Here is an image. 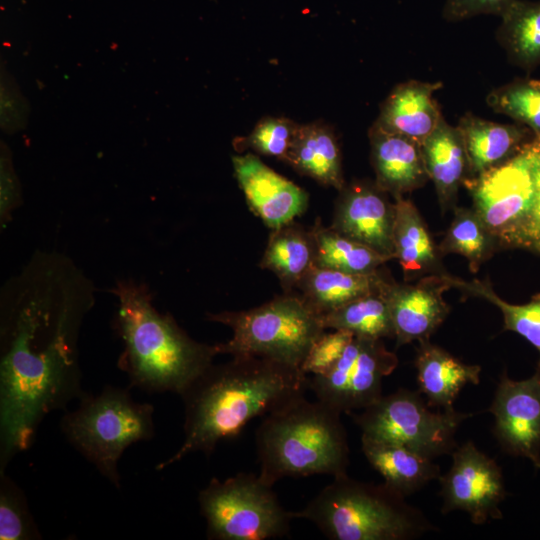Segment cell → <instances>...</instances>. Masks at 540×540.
Returning <instances> with one entry per match:
<instances>
[{
	"label": "cell",
	"instance_id": "obj_1",
	"mask_svg": "<svg viewBox=\"0 0 540 540\" xmlns=\"http://www.w3.org/2000/svg\"><path fill=\"white\" fill-rule=\"evenodd\" d=\"M95 287L67 256L34 253L0 295V473L44 418L79 400V337Z\"/></svg>",
	"mask_w": 540,
	"mask_h": 540
},
{
	"label": "cell",
	"instance_id": "obj_2",
	"mask_svg": "<svg viewBox=\"0 0 540 540\" xmlns=\"http://www.w3.org/2000/svg\"><path fill=\"white\" fill-rule=\"evenodd\" d=\"M308 378L300 368L259 357L212 363L180 394L184 439L173 455L156 465V470L191 453L211 455L219 442L238 436L254 418L305 395Z\"/></svg>",
	"mask_w": 540,
	"mask_h": 540
},
{
	"label": "cell",
	"instance_id": "obj_3",
	"mask_svg": "<svg viewBox=\"0 0 540 540\" xmlns=\"http://www.w3.org/2000/svg\"><path fill=\"white\" fill-rule=\"evenodd\" d=\"M111 292L117 299L115 326L123 344L118 367L131 387L180 395L219 354L218 345L195 341L172 316L160 313L146 285L119 280Z\"/></svg>",
	"mask_w": 540,
	"mask_h": 540
},
{
	"label": "cell",
	"instance_id": "obj_4",
	"mask_svg": "<svg viewBox=\"0 0 540 540\" xmlns=\"http://www.w3.org/2000/svg\"><path fill=\"white\" fill-rule=\"evenodd\" d=\"M255 445L258 475L271 486L285 477L347 474L350 451L341 413L305 395L264 416Z\"/></svg>",
	"mask_w": 540,
	"mask_h": 540
},
{
	"label": "cell",
	"instance_id": "obj_5",
	"mask_svg": "<svg viewBox=\"0 0 540 540\" xmlns=\"http://www.w3.org/2000/svg\"><path fill=\"white\" fill-rule=\"evenodd\" d=\"M294 519H306L331 540H410L437 530L418 508L385 483L333 477Z\"/></svg>",
	"mask_w": 540,
	"mask_h": 540
},
{
	"label": "cell",
	"instance_id": "obj_6",
	"mask_svg": "<svg viewBox=\"0 0 540 540\" xmlns=\"http://www.w3.org/2000/svg\"><path fill=\"white\" fill-rule=\"evenodd\" d=\"M78 401L76 409L65 410L61 431L75 450L119 488L118 463L124 451L154 436V407L110 385L98 394L85 393Z\"/></svg>",
	"mask_w": 540,
	"mask_h": 540
},
{
	"label": "cell",
	"instance_id": "obj_7",
	"mask_svg": "<svg viewBox=\"0 0 540 540\" xmlns=\"http://www.w3.org/2000/svg\"><path fill=\"white\" fill-rule=\"evenodd\" d=\"M208 319L232 329L219 354L259 357L300 368L315 341L325 332L319 314L299 296H282L241 312L210 314Z\"/></svg>",
	"mask_w": 540,
	"mask_h": 540
},
{
	"label": "cell",
	"instance_id": "obj_8",
	"mask_svg": "<svg viewBox=\"0 0 540 540\" xmlns=\"http://www.w3.org/2000/svg\"><path fill=\"white\" fill-rule=\"evenodd\" d=\"M273 486L258 474L212 478L198 494L206 535L211 540H266L285 536L294 519Z\"/></svg>",
	"mask_w": 540,
	"mask_h": 540
},
{
	"label": "cell",
	"instance_id": "obj_9",
	"mask_svg": "<svg viewBox=\"0 0 540 540\" xmlns=\"http://www.w3.org/2000/svg\"><path fill=\"white\" fill-rule=\"evenodd\" d=\"M349 415L362 438L402 445L430 459L451 455L460 424L472 416L456 410L431 411L420 391L405 388L382 395L361 412Z\"/></svg>",
	"mask_w": 540,
	"mask_h": 540
},
{
	"label": "cell",
	"instance_id": "obj_10",
	"mask_svg": "<svg viewBox=\"0 0 540 540\" xmlns=\"http://www.w3.org/2000/svg\"><path fill=\"white\" fill-rule=\"evenodd\" d=\"M539 150V138L534 136L509 160L463 181L474 211L500 246L507 245L531 210Z\"/></svg>",
	"mask_w": 540,
	"mask_h": 540
},
{
	"label": "cell",
	"instance_id": "obj_11",
	"mask_svg": "<svg viewBox=\"0 0 540 540\" xmlns=\"http://www.w3.org/2000/svg\"><path fill=\"white\" fill-rule=\"evenodd\" d=\"M398 365L382 339L354 336L336 364L325 374L308 378L316 400L339 413L362 410L382 394V381Z\"/></svg>",
	"mask_w": 540,
	"mask_h": 540
},
{
	"label": "cell",
	"instance_id": "obj_12",
	"mask_svg": "<svg viewBox=\"0 0 540 540\" xmlns=\"http://www.w3.org/2000/svg\"><path fill=\"white\" fill-rule=\"evenodd\" d=\"M450 469L438 478L443 500L441 512H466L474 524L503 518L500 503L506 498L502 471L497 462L472 441L451 453Z\"/></svg>",
	"mask_w": 540,
	"mask_h": 540
},
{
	"label": "cell",
	"instance_id": "obj_13",
	"mask_svg": "<svg viewBox=\"0 0 540 540\" xmlns=\"http://www.w3.org/2000/svg\"><path fill=\"white\" fill-rule=\"evenodd\" d=\"M488 412L494 417L493 433L508 454L529 459L540 469V365L528 379L500 376Z\"/></svg>",
	"mask_w": 540,
	"mask_h": 540
},
{
	"label": "cell",
	"instance_id": "obj_14",
	"mask_svg": "<svg viewBox=\"0 0 540 540\" xmlns=\"http://www.w3.org/2000/svg\"><path fill=\"white\" fill-rule=\"evenodd\" d=\"M332 228L382 255L395 258V204L376 183L357 181L341 190Z\"/></svg>",
	"mask_w": 540,
	"mask_h": 540
},
{
	"label": "cell",
	"instance_id": "obj_15",
	"mask_svg": "<svg viewBox=\"0 0 540 540\" xmlns=\"http://www.w3.org/2000/svg\"><path fill=\"white\" fill-rule=\"evenodd\" d=\"M447 274L428 275L415 284L391 282L386 291L396 346L429 340L449 313L442 297L451 288Z\"/></svg>",
	"mask_w": 540,
	"mask_h": 540
},
{
	"label": "cell",
	"instance_id": "obj_16",
	"mask_svg": "<svg viewBox=\"0 0 540 540\" xmlns=\"http://www.w3.org/2000/svg\"><path fill=\"white\" fill-rule=\"evenodd\" d=\"M236 179L251 210L271 229L290 224L307 207L306 192L257 156L232 158Z\"/></svg>",
	"mask_w": 540,
	"mask_h": 540
},
{
	"label": "cell",
	"instance_id": "obj_17",
	"mask_svg": "<svg viewBox=\"0 0 540 540\" xmlns=\"http://www.w3.org/2000/svg\"><path fill=\"white\" fill-rule=\"evenodd\" d=\"M369 139L375 183L381 190L396 199L429 180L419 143L375 123L369 130Z\"/></svg>",
	"mask_w": 540,
	"mask_h": 540
},
{
	"label": "cell",
	"instance_id": "obj_18",
	"mask_svg": "<svg viewBox=\"0 0 540 540\" xmlns=\"http://www.w3.org/2000/svg\"><path fill=\"white\" fill-rule=\"evenodd\" d=\"M441 87V82L418 80L397 85L383 102L375 124L421 145L442 118L433 97Z\"/></svg>",
	"mask_w": 540,
	"mask_h": 540
},
{
	"label": "cell",
	"instance_id": "obj_19",
	"mask_svg": "<svg viewBox=\"0 0 540 540\" xmlns=\"http://www.w3.org/2000/svg\"><path fill=\"white\" fill-rule=\"evenodd\" d=\"M456 127L467 155L468 178L509 160L535 136L525 125L497 123L471 113L462 116Z\"/></svg>",
	"mask_w": 540,
	"mask_h": 540
},
{
	"label": "cell",
	"instance_id": "obj_20",
	"mask_svg": "<svg viewBox=\"0 0 540 540\" xmlns=\"http://www.w3.org/2000/svg\"><path fill=\"white\" fill-rule=\"evenodd\" d=\"M415 366L419 391L428 406L453 411V403L466 384L478 385L481 367L465 364L429 340L418 342Z\"/></svg>",
	"mask_w": 540,
	"mask_h": 540
},
{
	"label": "cell",
	"instance_id": "obj_21",
	"mask_svg": "<svg viewBox=\"0 0 540 540\" xmlns=\"http://www.w3.org/2000/svg\"><path fill=\"white\" fill-rule=\"evenodd\" d=\"M394 248L405 280L447 274L435 245L415 205L408 199H395Z\"/></svg>",
	"mask_w": 540,
	"mask_h": 540
},
{
	"label": "cell",
	"instance_id": "obj_22",
	"mask_svg": "<svg viewBox=\"0 0 540 540\" xmlns=\"http://www.w3.org/2000/svg\"><path fill=\"white\" fill-rule=\"evenodd\" d=\"M421 151L427 174L435 185L440 206L445 211L454 205L459 186L468 173L467 155L458 128L442 117L422 142Z\"/></svg>",
	"mask_w": 540,
	"mask_h": 540
},
{
	"label": "cell",
	"instance_id": "obj_23",
	"mask_svg": "<svg viewBox=\"0 0 540 540\" xmlns=\"http://www.w3.org/2000/svg\"><path fill=\"white\" fill-rule=\"evenodd\" d=\"M390 281L378 270L355 274L313 265L296 286L302 292L299 297L321 316L384 288Z\"/></svg>",
	"mask_w": 540,
	"mask_h": 540
},
{
	"label": "cell",
	"instance_id": "obj_24",
	"mask_svg": "<svg viewBox=\"0 0 540 540\" xmlns=\"http://www.w3.org/2000/svg\"><path fill=\"white\" fill-rule=\"evenodd\" d=\"M362 451L384 483L405 498L438 479L440 466L433 459L398 444L361 437Z\"/></svg>",
	"mask_w": 540,
	"mask_h": 540
},
{
	"label": "cell",
	"instance_id": "obj_25",
	"mask_svg": "<svg viewBox=\"0 0 540 540\" xmlns=\"http://www.w3.org/2000/svg\"><path fill=\"white\" fill-rule=\"evenodd\" d=\"M284 161L323 185L338 190L345 186L340 149L328 125L319 122L299 125Z\"/></svg>",
	"mask_w": 540,
	"mask_h": 540
},
{
	"label": "cell",
	"instance_id": "obj_26",
	"mask_svg": "<svg viewBox=\"0 0 540 540\" xmlns=\"http://www.w3.org/2000/svg\"><path fill=\"white\" fill-rule=\"evenodd\" d=\"M496 37L509 61L530 72L540 65V0H514L500 16Z\"/></svg>",
	"mask_w": 540,
	"mask_h": 540
},
{
	"label": "cell",
	"instance_id": "obj_27",
	"mask_svg": "<svg viewBox=\"0 0 540 540\" xmlns=\"http://www.w3.org/2000/svg\"><path fill=\"white\" fill-rule=\"evenodd\" d=\"M382 289L359 297L321 315L325 329L346 330L355 336L383 339L395 337L386 291Z\"/></svg>",
	"mask_w": 540,
	"mask_h": 540
},
{
	"label": "cell",
	"instance_id": "obj_28",
	"mask_svg": "<svg viewBox=\"0 0 540 540\" xmlns=\"http://www.w3.org/2000/svg\"><path fill=\"white\" fill-rule=\"evenodd\" d=\"M314 242V265L347 273L365 274L391 260L372 248L349 238L332 227L315 226L311 231Z\"/></svg>",
	"mask_w": 540,
	"mask_h": 540
},
{
	"label": "cell",
	"instance_id": "obj_29",
	"mask_svg": "<svg viewBox=\"0 0 540 540\" xmlns=\"http://www.w3.org/2000/svg\"><path fill=\"white\" fill-rule=\"evenodd\" d=\"M314 265L312 234L285 225L271 234L261 266L274 272L285 286H296Z\"/></svg>",
	"mask_w": 540,
	"mask_h": 540
},
{
	"label": "cell",
	"instance_id": "obj_30",
	"mask_svg": "<svg viewBox=\"0 0 540 540\" xmlns=\"http://www.w3.org/2000/svg\"><path fill=\"white\" fill-rule=\"evenodd\" d=\"M499 245L497 238L489 231L474 211L468 208H455L453 220L438 246L441 255L455 253L468 260L472 273L479 270Z\"/></svg>",
	"mask_w": 540,
	"mask_h": 540
},
{
	"label": "cell",
	"instance_id": "obj_31",
	"mask_svg": "<svg viewBox=\"0 0 540 540\" xmlns=\"http://www.w3.org/2000/svg\"><path fill=\"white\" fill-rule=\"evenodd\" d=\"M447 279L452 287L497 306L503 315L504 330L521 335L540 353V294L534 295L526 304L514 305L502 300L493 291L488 280L464 281L449 274ZM538 364L540 365V361Z\"/></svg>",
	"mask_w": 540,
	"mask_h": 540
},
{
	"label": "cell",
	"instance_id": "obj_32",
	"mask_svg": "<svg viewBox=\"0 0 540 540\" xmlns=\"http://www.w3.org/2000/svg\"><path fill=\"white\" fill-rule=\"evenodd\" d=\"M487 104L497 113L507 115L540 137V81L515 79L492 90Z\"/></svg>",
	"mask_w": 540,
	"mask_h": 540
},
{
	"label": "cell",
	"instance_id": "obj_33",
	"mask_svg": "<svg viewBox=\"0 0 540 540\" xmlns=\"http://www.w3.org/2000/svg\"><path fill=\"white\" fill-rule=\"evenodd\" d=\"M0 539H41L25 494L5 472L0 473Z\"/></svg>",
	"mask_w": 540,
	"mask_h": 540
},
{
	"label": "cell",
	"instance_id": "obj_34",
	"mask_svg": "<svg viewBox=\"0 0 540 540\" xmlns=\"http://www.w3.org/2000/svg\"><path fill=\"white\" fill-rule=\"evenodd\" d=\"M299 124L284 117H265L251 133L238 138L236 147L285 160Z\"/></svg>",
	"mask_w": 540,
	"mask_h": 540
},
{
	"label": "cell",
	"instance_id": "obj_35",
	"mask_svg": "<svg viewBox=\"0 0 540 540\" xmlns=\"http://www.w3.org/2000/svg\"><path fill=\"white\" fill-rule=\"evenodd\" d=\"M354 336L346 330L324 332L312 345L300 369L307 376L327 373L342 356Z\"/></svg>",
	"mask_w": 540,
	"mask_h": 540
},
{
	"label": "cell",
	"instance_id": "obj_36",
	"mask_svg": "<svg viewBox=\"0 0 540 540\" xmlns=\"http://www.w3.org/2000/svg\"><path fill=\"white\" fill-rule=\"evenodd\" d=\"M538 138L540 141V137ZM506 247L524 248L536 253L540 250V150L533 205L526 218L510 237Z\"/></svg>",
	"mask_w": 540,
	"mask_h": 540
},
{
	"label": "cell",
	"instance_id": "obj_37",
	"mask_svg": "<svg viewBox=\"0 0 540 540\" xmlns=\"http://www.w3.org/2000/svg\"><path fill=\"white\" fill-rule=\"evenodd\" d=\"M514 0H445L443 18L458 22L478 15L501 16Z\"/></svg>",
	"mask_w": 540,
	"mask_h": 540
},
{
	"label": "cell",
	"instance_id": "obj_38",
	"mask_svg": "<svg viewBox=\"0 0 540 540\" xmlns=\"http://www.w3.org/2000/svg\"><path fill=\"white\" fill-rule=\"evenodd\" d=\"M20 202V188L8 158L1 157L0 224L5 228Z\"/></svg>",
	"mask_w": 540,
	"mask_h": 540
},
{
	"label": "cell",
	"instance_id": "obj_39",
	"mask_svg": "<svg viewBox=\"0 0 540 540\" xmlns=\"http://www.w3.org/2000/svg\"><path fill=\"white\" fill-rule=\"evenodd\" d=\"M537 253H539V254H540V250H539V251H538Z\"/></svg>",
	"mask_w": 540,
	"mask_h": 540
}]
</instances>
